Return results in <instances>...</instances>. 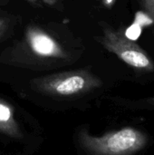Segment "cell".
<instances>
[{
  "label": "cell",
  "mask_w": 154,
  "mask_h": 155,
  "mask_svg": "<svg viewBox=\"0 0 154 155\" xmlns=\"http://www.w3.org/2000/svg\"><path fill=\"white\" fill-rule=\"evenodd\" d=\"M102 44L105 49L128 65L142 71L152 72L154 70V63L151 56L122 31H116L111 27L104 28Z\"/></svg>",
  "instance_id": "1"
},
{
  "label": "cell",
  "mask_w": 154,
  "mask_h": 155,
  "mask_svg": "<svg viewBox=\"0 0 154 155\" xmlns=\"http://www.w3.org/2000/svg\"><path fill=\"white\" fill-rule=\"evenodd\" d=\"M88 142L100 154L130 155L143 149L147 138L141 131L127 127L100 138H90Z\"/></svg>",
  "instance_id": "2"
},
{
  "label": "cell",
  "mask_w": 154,
  "mask_h": 155,
  "mask_svg": "<svg viewBox=\"0 0 154 155\" xmlns=\"http://www.w3.org/2000/svg\"><path fill=\"white\" fill-rule=\"evenodd\" d=\"M100 84L98 79L85 71H72L44 79L43 87L60 95H72Z\"/></svg>",
  "instance_id": "3"
},
{
  "label": "cell",
  "mask_w": 154,
  "mask_h": 155,
  "mask_svg": "<svg viewBox=\"0 0 154 155\" xmlns=\"http://www.w3.org/2000/svg\"><path fill=\"white\" fill-rule=\"evenodd\" d=\"M26 44L31 52L42 58L66 59L67 53L49 34L37 26H30L25 33Z\"/></svg>",
  "instance_id": "4"
},
{
  "label": "cell",
  "mask_w": 154,
  "mask_h": 155,
  "mask_svg": "<svg viewBox=\"0 0 154 155\" xmlns=\"http://www.w3.org/2000/svg\"><path fill=\"white\" fill-rule=\"evenodd\" d=\"M144 14L148 15L154 25V0H138Z\"/></svg>",
  "instance_id": "5"
},
{
  "label": "cell",
  "mask_w": 154,
  "mask_h": 155,
  "mask_svg": "<svg viewBox=\"0 0 154 155\" xmlns=\"http://www.w3.org/2000/svg\"><path fill=\"white\" fill-rule=\"evenodd\" d=\"M11 118V110L4 104H0V122H7Z\"/></svg>",
  "instance_id": "6"
},
{
  "label": "cell",
  "mask_w": 154,
  "mask_h": 155,
  "mask_svg": "<svg viewBox=\"0 0 154 155\" xmlns=\"http://www.w3.org/2000/svg\"><path fill=\"white\" fill-rule=\"evenodd\" d=\"M31 1H36V2H41L43 4L48 5H54L56 3L59 2V0H31Z\"/></svg>",
  "instance_id": "7"
},
{
  "label": "cell",
  "mask_w": 154,
  "mask_h": 155,
  "mask_svg": "<svg viewBox=\"0 0 154 155\" xmlns=\"http://www.w3.org/2000/svg\"><path fill=\"white\" fill-rule=\"evenodd\" d=\"M103 4H104L105 6H107V7L110 8V7H112L113 5L114 4L115 0H103Z\"/></svg>",
  "instance_id": "8"
},
{
  "label": "cell",
  "mask_w": 154,
  "mask_h": 155,
  "mask_svg": "<svg viewBox=\"0 0 154 155\" xmlns=\"http://www.w3.org/2000/svg\"><path fill=\"white\" fill-rule=\"evenodd\" d=\"M4 26H5V21L2 20V19H0V32L3 30Z\"/></svg>",
  "instance_id": "9"
}]
</instances>
